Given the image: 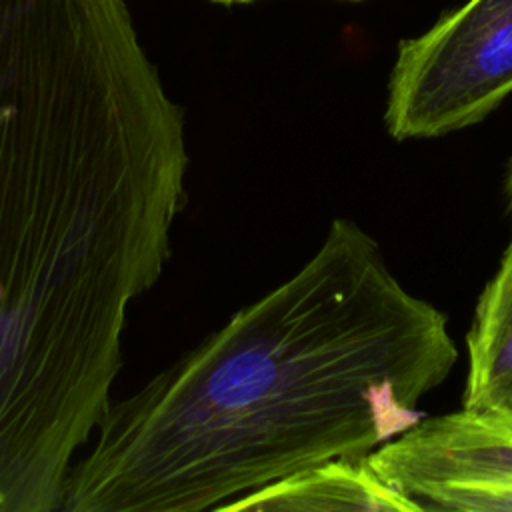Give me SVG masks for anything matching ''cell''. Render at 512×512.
Returning <instances> with one entry per match:
<instances>
[{
    "label": "cell",
    "instance_id": "6da1fadb",
    "mask_svg": "<svg viewBox=\"0 0 512 512\" xmlns=\"http://www.w3.org/2000/svg\"><path fill=\"white\" fill-rule=\"evenodd\" d=\"M188 164L126 0H0V512L60 510Z\"/></svg>",
    "mask_w": 512,
    "mask_h": 512
},
{
    "label": "cell",
    "instance_id": "7a4b0ae2",
    "mask_svg": "<svg viewBox=\"0 0 512 512\" xmlns=\"http://www.w3.org/2000/svg\"><path fill=\"white\" fill-rule=\"evenodd\" d=\"M456 358L446 316L338 218L296 274L110 402L60 510H230L406 432Z\"/></svg>",
    "mask_w": 512,
    "mask_h": 512
},
{
    "label": "cell",
    "instance_id": "3957f363",
    "mask_svg": "<svg viewBox=\"0 0 512 512\" xmlns=\"http://www.w3.org/2000/svg\"><path fill=\"white\" fill-rule=\"evenodd\" d=\"M512 94V0H468L398 44L384 122L396 140L484 120Z\"/></svg>",
    "mask_w": 512,
    "mask_h": 512
},
{
    "label": "cell",
    "instance_id": "277c9868",
    "mask_svg": "<svg viewBox=\"0 0 512 512\" xmlns=\"http://www.w3.org/2000/svg\"><path fill=\"white\" fill-rule=\"evenodd\" d=\"M368 462L418 512L512 510V414L464 406L420 418Z\"/></svg>",
    "mask_w": 512,
    "mask_h": 512
},
{
    "label": "cell",
    "instance_id": "5b68a950",
    "mask_svg": "<svg viewBox=\"0 0 512 512\" xmlns=\"http://www.w3.org/2000/svg\"><path fill=\"white\" fill-rule=\"evenodd\" d=\"M230 510H306V512H418L372 468L366 456H344L306 468L264 486Z\"/></svg>",
    "mask_w": 512,
    "mask_h": 512
},
{
    "label": "cell",
    "instance_id": "8992f818",
    "mask_svg": "<svg viewBox=\"0 0 512 512\" xmlns=\"http://www.w3.org/2000/svg\"><path fill=\"white\" fill-rule=\"evenodd\" d=\"M464 406L512 414V240L468 332Z\"/></svg>",
    "mask_w": 512,
    "mask_h": 512
},
{
    "label": "cell",
    "instance_id": "52a82bcc",
    "mask_svg": "<svg viewBox=\"0 0 512 512\" xmlns=\"http://www.w3.org/2000/svg\"><path fill=\"white\" fill-rule=\"evenodd\" d=\"M216 4H224V6H242V4H252L258 0H212ZM348 2H360V0H348Z\"/></svg>",
    "mask_w": 512,
    "mask_h": 512
},
{
    "label": "cell",
    "instance_id": "ba28073f",
    "mask_svg": "<svg viewBox=\"0 0 512 512\" xmlns=\"http://www.w3.org/2000/svg\"><path fill=\"white\" fill-rule=\"evenodd\" d=\"M510 196H512V178H510Z\"/></svg>",
    "mask_w": 512,
    "mask_h": 512
}]
</instances>
